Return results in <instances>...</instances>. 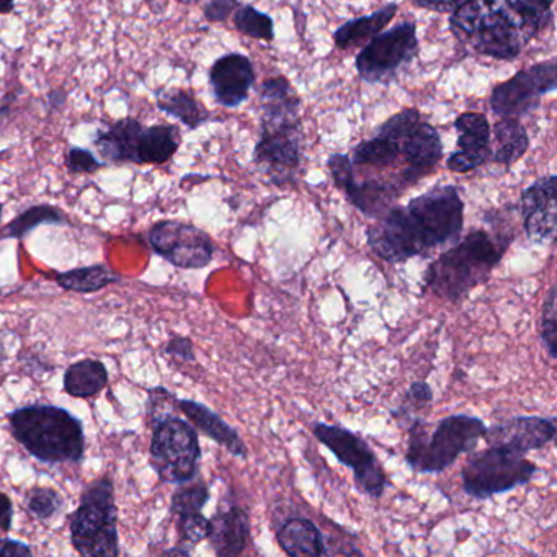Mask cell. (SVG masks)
I'll list each match as a JSON object with an SVG mask.
<instances>
[{
    "mask_svg": "<svg viewBox=\"0 0 557 557\" xmlns=\"http://www.w3.org/2000/svg\"><path fill=\"white\" fill-rule=\"evenodd\" d=\"M465 226V203L453 185L425 191L407 208H391L368 230L370 249L384 262L399 263L443 244L456 243Z\"/></svg>",
    "mask_w": 557,
    "mask_h": 557,
    "instance_id": "1",
    "label": "cell"
},
{
    "mask_svg": "<svg viewBox=\"0 0 557 557\" xmlns=\"http://www.w3.org/2000/svg\"><path fill=\"white\" fill-rule=\"evenodd\" d=\"M510 240L474 230L438 257L425 273V286L446 301H461L487 282Z\"/></svg>",
    "mask_w": 557,
    "mask_h": 557,
    "instance_id": "2",
    "label": "cell"
},
{
    "mask_svg": "<svg viewBox=\"0 0 557 557\" xmlns=\"http://www.w3.org/2000/svg\"><path fill=\"white\" fill-rule=\"evenodd\" d=\"M449 27L475 53L502 61L520 57L521 48L531 40L510 0H469L451 14Z\"/></svg>",
    "mask_w": 557,
    "mask_h": 557,
    "instance_id": "3",
    "label": "cell"
},
{
    "mask_svg": "<svg viewBox=\"0 0 557 557\" xmlns=\"http://www.w3.org/2000/svg\"><path fill=\"white\" fill-rule=\"evenodd\" d=\"M14 438L44 462H81L86 433L77 417L63 407L32 404L9 413Z\"/></svg>",
    "mask_w": 557,
    "mask_h": 557,
    "instance_id": "4",
    "label": "cell"
},
{
    "mask_svg": "<svg viewBox=\"0 0 557 557\" xmlns=\"http://www.w3.org/2000/svg\"><path fill=\"white\" fill-rule=\"evenodd\" d=\"M485 423L478 417L449 416L436 423L432 435L423 420H416L410 426L409 448L406 459L410 468L419 472H442L455 465L465 453H471L484 438Z\"/></svg>",
    "mask_w": 557,
    "mask_h": 557,
    "instance_id": "5",
    "label": "cell"
},
{
    "mask_svg": "<svg viewBox=\"0 0 557 557\" xmlns=\"http://www.w3.org/2000/svg\"><path fill=\"white\" fill-rule=\"evenodd\" d=\"M119 510L109 475L87 485L77 510L71 515V543L81 556H119Z\"/></svg>",
    "mask_w": 557,
    "mask_h": 557,
    "instance_id": "6",
    "label": "cell"
},
{
    "mask_svg": "<svg viewBox=\"0 0 557 557\" xmlns=\"http://www.w3.org/2000/svg\"><path fill=\"white\" fill-rule=\"evenodd\" d=\"M201 448L197 429L187 420L164 416L152 426L151 466L169 484H187L197 478Z\"/></svg>",
    "mask_w": 557,
    "mask_h": 557,
    "instance_id": "7",
    "label": "cell"
},
{
    "mask_svg": "<svg viewBox=\"0 0 557 557\" xmlns=\"http://www.w3.org/2000/svg\"><path fill=\"white\" fill-rule=\"evenodd\" d=\"M534 472L536 466L524 455L488 446L484 451L469 456L461 471L462 488L469 497L485 500L528 484Z\"/></svg>",
    "mask_w": 557,
    "mask_h": 557,
    "instance_id": "8",
    "label": "cell"
},
{
    "mask_svg": "<svg viewBox=\"0 0 557 557\" xmlns=\"http://www.w3.org/2000/svg\"><path fill=\"white\" fill-rule=\"evenodd\" d=\"M315 438L332 451V455L354 471L358 491L380 498L386 488L387 478L380 459L361 436L338 425L319 422L312 426Z\"/></svg>",
    "mask_w": 557,
    "mask_h": 557,
    "instance_id": "9",
    "label": "cell"
},
{
    "mask_svg": "<svg viewBox=\"0 0 557 557\" xmlns=\"http://www.w3.org/2000/svg\"><path fill=\"white\" fill-rule=\"evenodd\" d=\"M417 51L416 22H404L371 38L357 57L358 76L370 84L387 83L416 58Z\"/></svg>",
    "mask_w": 557,
    "mask_h": 557,
    "instance_id": "10",
    "label": "cell"
},
{
    "mask_svg": "<svg viewBox=\"0 0 557 557\" xmlns=\"http://www.w3.org/2000/svg\"><path fill=\"white\" fill-rule=\"evenodd\" d=\"M253 161L270 175L273 184H286L295 178L301 164V123H260V138L253 151Z\"/></svg>",
    "mask_w": 557,
    "mask_h": 557,
    "instance_id": "11",
    "label": "cell"
},
{
    "mask_svg": "<svg viewBox=\"0 0 557 557\" xmlns=\"http://www.w3.org/2000/svg\"><path fill=\"white\" fill-rule=\"evenodd\" d=\"M149 243L156 253L164 257L177 269H205L210 265L214 256V244L210 236L181 221H161L154 224L149 231Z\"/></svg>",
    "mask_w": 557,
    "mask_h": 557,
    "instance_id": "12",
    "label": "cell"
},
{
    "mask_svg": "<svg viewBox=\"0 0 557 557\" xmlns=\"http://www.w3.org/2000/svg\"><path fill=\"white\" fill-rule=\"evenodd\" d=\"M557 178L547 175L527 188L521 195V216L528 239L547 244L557 231Z\"/></svg>",
    "mask_w": 557,
    "mask_h": 557,
    "instance_id": "13",
    "label": "cell"
},
{
    "mask_svg": "<svg viewBox=\"0 0 557 557\" xmlns=\"http://www.w3.org/2000/svg\"><path fill=\"white\" fill-rule=\"evenodd\" d=\"M556 436V420L543 417H515L485 430V443L494 448L527 455L541 449Z\"/></svg>",
    "mask_w": 557,
    "mask_h": 557,
    "instance_id": "14",
    "label": "cell"
},
{
    "mask_svg": "<svg viewBox=\"0 0 557 557\" xmlns=\"http://www.w3.org/2000/svg\"><path fill=\"white\" fill-rule=\"evenodd\" d=\"M455 128L459 151L449 156L446 162L449 171L466 174L491 159V125L482 113H462L456 120Z\"/></svg>",
    "mask_w": 557,
    "mask_h": 557,
    "instance_id": "15",
    "label": "cell"
},
{
    "mask_svg": "<svg viewBox=\"0 0 557 557\" xmlns=\"http://www.w3.org/2000/svg\"><path fill=\"white\" fill-rule=\"evenodd\" d=\"M256 81L249 58L239 53L226 54L213 64L210 71V86L220 106L236 109L246 102L250 87Z\"/></svg>",
    "mask_w": 557,
    "mask_h": 557,
    "instance_id": "16",
    "label": "cell"
},
{
    "mask_svg": "<svg viewBox=\"0 0 557 557\" xmlns=\"http://www.w3.org/2000/svg\"><path fill=\"white\" fill-rule=\"evenodd\" d=\"M399 152L407 164V171L403 175L404 184H416L423 175L432 172L442 159V139L432 125L420 122L399 143Z\"/></svg>",
    "mask_w": 557,
    "mask_h": 557,
    "instance_id": "17",
    "label": "cell"
},
{
    "mask_svg": "<svg viewBox=\"0 0 557 557\" xmlns=\"http://www.w3.org/2000/svg\"><path fill=\"white\" fill-rule=\"evenodd\" d=\"M543 96L530 70L520 71L510 81L492 90L491 110L500 119H520L540 106Z\"/></svg>",
    "mask_w": 557,
    "mask_h": 557,
    "instance_id": "18",
    "label": "cell"
},
{
    "mask_svg": "<svg viewBox=\"0 0 557 557\" xmlns=\"http://www.w3.org/2000/svg\"><path fill=\"white\" fill-rule=\"evenodd\" d=\"M207 540L218 556H239L246 550L250 540L249 515L239 507L218 511L210 520Z\"/></svg>",
    "mask_w": 557,
    "mask_h": 557,
    "instance_id": "19",
    "label": "cell"
},
{
    "mask_svg": "<svg viewBox=\"0 0 557 557\" xmlns=\"http://www.w3.org/2000/svg\"><path fill=\"white\" fill-rule=\"evenodd\" d=\"M177 400V407L185 413L191 425L195 429L200 430L201 433L208 436V438L216 442L218 445L226 448L227 451L237 458H246L247 446L246 443L240 440L239 433L224 422L216 412L208 409L203 404L195 403L190 399H175Z\"/></svg>",
    "mask_w": 557,
    "mask_h": 557,
    "instance_id": "20",
    "label": "cell"
},
{
    "mask_svg": "<svg viewBox=\"0 0 557 557\" xmlns=\"http://www.w3.org/2000/svg\"><path fill=\"white\" fill-rule=\"evenodd\" d=\"M138 120L125 119L99 132L96 148L110 162H135L138 164V141L143 133Z\"/></svg>",
    "mask_w": 557,
    "mask_h": 557,
    "instance_id": "21",
    "label": "cell"
},
{
    "mask_svg": "<svg viewBox=\"0 0 557 557\" xmlns=\"http://www.w3.org/2000/svg\"><path fill=\"white\" fill-rule=\"evenodd\" d=\"M280 547L292 557H319L327 554L321 530L308 518H292L276 533Z\"/></svg>",
    "mask_w": 557,
    "mask_h": 557,
    "instance_id": "22",
    "label": "cell"
},
{
    "mask_svg": "<svg viewBox=\"0 0 557 557\" xmlns=\"http://www.w3.org/2000/svg\"><path fill=\"white\" fill-rule=\"evenodd\" d=\"M299 106H301V100L285 77L267 79L260 87L262 120L296 122L299 120Z\"/></svg>",
    "mask_w": 557,
    "mask_h": 557,
    "instance_id": "23",
    "label": "cell"
},
{
    "mask_svg": "<svg viewBox=\"0 0 557 557\" xmlns=\"http://www.w3.org/2000/svg\"><path fill=\"white\" fill-rule=\"evenodd\" d=\"M341 190L345 191L355 208L367 216L373 218H380L384 211H387L391 201L399 194L396 185L383 184V182L367 181L358 184L355 181V174L341 185Z\"/></svg>",
    "mask_w": 557,
    "mask_h": 557,
    "instance_id": "24",
    "label": "cell"
},
{
    "mask_svg": "<svg viewBox=\"0 0 557 557\" xmlns=\"http://www.w3.org/2000/svg\"><path fill=\"white\" fill-rule=\"evenodd\" d=\"M109 370L102 361L86 358L76 361L64 373V391L77 399H89L106 389Z\"/></svg>",
    "mask_w": 557,
    "mask_h": 557,
    "instance_id": "25",
    "label": "cell"
},
{
    "mask_svg": "<svg viewBox=\"0 0 557 557\" xmlns=\"http://www.w3.org/2000/svg\"><path fill=\"white\" fill-rule=\"evenodd\" d=\"M397 14V4H389L374 14L363 18H355L342 25L334 34V41L341 50L357 47L361 41L371 40L383 32Z\"/></svg>",
    "mask_w": 557,
    "mask_h": 557,
    "instance_id": "26",
    "label": "cell"
},
{
    "mask_svg": "<svg viewBox=\"0 0 557 557\" xmlns=\"http://www.w3.org/2000/svg\"><path fill=\"white\" fill-rule=\"evenodd\" d=\"M181 136L171 125L143 129L138 141V164H164L178 151Z\"/></svg>",
    "mask_w": 557,
    "mask_h": 557,
    "instance_id": "27",
    "label": "cell"
},
{
    "mask_svg": "<svg viewBox=\"0 0 557 557\" xmlns=\"http://www.w3.org/2000/svg\"><path fill=\"white\" fill-rule=\"evenodd\" d=\"M495 151L491 159L497 164L511 165L523 158L530 146L527 129L517 119H502L494 126Z\"/></svg>",
    "mask_w": 557,
    "mask_h": 557,
    "instance_id": "28",
    "label": "cell"
},
{
    "mask_svg": "<svg viewBox=\"0 0 557 557\" xmlns=\"http://www.w3.org/2000/svg\"><path fill=\"white\" fill-rule=\"evenodd\" d=\"M158 109L174 119L181 120L188 129L200 128L203 123L210 120V112L195 99L191 94L185 90L174 92H162L159 96Z\"/></svg>",
    "mask_w": 557,
    "mask_h": 557,
    "instance_id": "29",
    "label": "cell"
},
{
    "mask_svg": "<svg viewBox=\"0 0 557 557\" xmlns=\"http://www.w3.org/2000/svg\"><path fill=\"white\" fill-rule=\"evenodd\" d=\"M119 280L120 276L113 275L112 270L107 269L106 265L81 267V269L57 275V282L61 288L67 289V292L83 293V295L100 292Z\"/></svg>",
    "mask_w": 557,
    "mask_h": 557,
    "instance_id": "30",
    "label": "cell"
},
{
    "mask_svg": "<svg viewBox=\"0 0 557 557\" xmlns=\"http://www.w3.org/2000/svg\"><path fill=\"white\" fill-rule=\"evenodd\" d=\"M66 218L61 213L58 208L50 207V205H38V207H32L30 210L24 211L21 216L15 218L14 221L5 226L4 233L0 234L2 237H15V239H22L25 234L30 233L41 224H64Z\"/></svg>",
    "mask_w": 557,
    "mask_h": 557,
    "instance_id": "31",
    "label": "cell"
},
{
    "mask_svg": "<svg viewBox=\"0 0 557 557\" xmlns=\"http://www.w3.org/2000/svg\"><path fill=\"white\" fill-rule=\"evenodd\" d=\"M399 156V148L394 143L376 136V138L360 143L355 148L354 162L357 165H370V168H389V165L396 164Z\"/></svg>",
    "mask_w": 557,
    "mask_h": 557,
    "instance_id": "32",
    "label": "cell"
},
{
    "mask_svg": "<svg viewBox=\"0 0 557 557\" xmlns=\"http://www.w3.org/2000/svg\"><path fill=\"white\" fill-rule=\"evenodd\" d=\"M234 25L240 34L256 40L272 41L275 38L272 17L257 11L252 5H244L236 12Z\"/></svg>",
    "mask_w": 557,
    "mask_h": 557,
    "instance_id": "33",
    "label": "cell"
},
{
    "mask_svg": "<svg viewBox=\"0 0 557 557\" xmlns=\"http://www.w3.org/2000/svg\"><path fill=\"white\" fill-rule=\"evenodd\" d=\"M208 500H210V491H208L207 484L194 482V484L184 485L172 495L171 510L177 518L185 517V515L203 510Z\"/></svg>",
    "mask_w": 557,
    "mask_h": 557,
    "instance_id": "34",
    "label": "cell"
},
{
    "mask_svg": "<svg viewBox=\"0 0 557 557\" xmlns=\"http://www.w3.org/2000/svg\"><path fill=\"white\" fill-rule=\"evenodd\" d=\"M24 505L28 513L40 520H48L60 513L64 500L60 492L51 487H34L25 494Z\"/></svg>",
    "mask_w": 557,
    "mask_h": 557,
    "instance_id": "35",
    "label": "cell"
},
{
    "mask_svg": "<svg viewBox=\"0 0 557 557\" xmlns=\"http://www.w3.org/2000/svg\"><path fill=\"white\" fill-rule=\"evenodd\" d=\"M420 123V112L416 109H404L397 115L391 116L386 123L377 129V136L394 143L399 148V143Z\"/></svg>",
    "mask_w": 557,
    "mask_h": 557,
    "instance_id": "36",
    "label": "cell"
},
{
    "mask_svg": "<svg viewBox=\"0 0 557 557\" xmlns=\"http://www.w3.org/2000/svg\"><path fill=\"white\" fill-rule=\"evenodd\" d=\"M556 286H550L549 295L543 305V318H541V341L544 348L553 360L557 358V308H556Z\"/></svg>",
    "mask_w": 557,
    "mask_h": 557,
    "instance_id": "37",
    "label": "cell"
},
{
    "mask_svg": "<svg viewBox=\"0 0 557 557\" xmlns=\"http://www.w3.org/2000/svg\"><path fill=\"white\" fill-rule=\"evenodd\" d=\"M178 531H181L182 540L187 541V543H201L208 537L210 520L201 511L178 517Z\"/></svg>",
    "mask_w": 557,
    "mask_h": 557,
    "instance_id": "38",
    "label": "cell"
},
{
    "mask_svg": "<svg viewBox=\"0 0 557 557\" xmlns=\"http://www.w3.org/2000/svg\"><path fill=\"white\" fill-rule=\"evenodd\" d=\"M66 165L73 174H94L102 168V162L86 149L71 148L66 154Z\"/></svg>",
    "mask_w": 557,
    "mask_h": 557,
    "instance_id": "39",
    "label": "cell"
},
{
    "mask_svg": "<svg viewBox=\"0 0 557 557\" xmlns=\"http://www.w3.org/2000/svg\"><path fill=\"white\" fill-rule=\"evenodd\" d=\"M556 61L550 60L546 61V63L536 64V66L530 67L531 76L536 81L537 87H540L541 92H554L557 87V77H556Z\"/></svg>",
    "mask_w": 557,
    "mask_h": 557,
    "instance_id": "40",
    "label": "cell"
},
{
    "mask_svg": "<svg viewBox=\"0 0 557 557\" xmlns=\"http://www.w3.org/2000/svg\"><path fill=\"white\" fill-rule=\"evenodd\" d=\"M237 8V0H210L205 5V17L210 22H223Z\"/></svg>",
    "mask_w": 557,
    "mask_h": 557,
    "instance_id": "41",
    "label": "cell"
},
{
    "mask_svg": "<svg viewBox=\"0 0 557 557\" xmlns=\"http://www.w3.org/2000/svg\"><path fill=\"white\" fill-rule=\"evenodd\" d=\"M165 354L185 361L195 360L194 344L190 338L181 337V335H175L169 341V344L165 345Z\"/></svg>",
    "mask_w": 557,
    "mask_h": 557,
    "instance_id": "42",
    "label": "cell"
},
{
    "mask_svg": "<svg viewBox=\"0 0 557 557\" xmlns=\"http://www.w3.org/2000/svg\"><path fill=\"white\" fill-rule=\"evenodd\" d=\"M468 2L469 0H416L419 8L438 12V14H455L459 8L468 4Z\"/></svg>",
    "mask_w": 557,
    "mask_h": 557,
    "instance_id": "43",
    "label": "cell"
},
{
    "mask_svg": "<svg viewBox=\"0 0 557 557\" xmlns=\"http://www.w3.org/2000/svg\"><path fill=\"white\" fill-rule=\"evenodd\" d=\"M432 387L423 383V381L413 383L412 386L409 387V391H407L406 400L407 403L413 404V406H426V404L432 403Z\"/></svg>",
    "mask_w": 557,
    "mask_h": 557,
    "instance_id": "44",
    "label": "cell"
},
{
    "mask_svg": "<svg viewBox=\"0 0 557 557\" xmlns=\"http://www.w3.org/2000/svg\"><path fill=\"white\" fill-rule=\"evenodd\" d=\"M34 554L32 547L28 544L22 543V541L9 540H0V556H28L30 557Z\"/></svg>",
    "mask_w": 557,
    "mask_h": 557,
    "instance_id": "45",
    "label": "cell"
},
{
    "mask_svg": "<svg viewBox=\"0 0 557 557\" xmlns=\"http://www.w3.org/2000/svg\"><path fill=\"white\" fill-rule=\"evenodd\" d=\"M12 518H14V505L4 492H0V531L11 530Z\"/></svg>",
    "mask_w": 557,
    "mask_h": 557,
    "instance_id": "46",
    "label": "cell"
},
{
    "mask_svg": "<svg viewBox=\"0 0 557 557\" xmlns=\"http://www.w3.org/2000/svg\"><path fill=\"white\" fill-rule=\"evenodd\" d=\"M15 8V0H0V14H11Z\"/></svg>",
    "mask_w": 557,
    "mask_h": 557,
    "instance_id": "47",
    "label": "cell"
},
{
    "mask_svg": "<svg viewBox=\"0 0 557 557\" xmlns=\"http://www.w3.org/2000/svg\"><path fill=\"white\" fill-rule=\"evenodd\" d=\"M5 360V350L4 345H2V342H0V363Z\"/></svg>",
    "mask_w": 557,
    "mask_h": 557,
    "instance_id": "48",
    "label": "cell"
},
{
    "mask_svg": "<svg viewBox=\"0 0 557 557\" xmlns=\"http://www.w3.org/2000/svg\"><path fill=\"white\" fill-rule=\"evenodd\" d=\"M178 2H182V4H194L197 0H178Z\"/></svg>",
    "mask_w": 557,
    "mask_h": 557,
    "instance_id": "49",
    "label": "cell"
},
{
    "mask_svg": "<svg viewBox=\"0 0 557 557\" xmlns=\"http://www.w3.org/2000/svg\"><path fill=\"white\" fill-rule=\"evenodd\" d=\"M540 2H544V4H549V5L554 4V0H540Z\"/></svg>",
    "mask_w": 557,
    "mask_h": 557,
    "instance_id": "50",
    "label": "cell"
},
{
    "mask_svg": "<svg viewBox=\"0 0 557 557\" xmlns=\"http://www.w3.org/2000/svg\"><path fill=\"white\" fill-rule=\"evenodd\" d=\"M2 210H4V207H2V203H0V218H2Z\"/></svg>",
    "mask_w": 557,
    "mask_h": 557,
    "instance_id": "51",
    "label": "cell"
}]
</instances>
